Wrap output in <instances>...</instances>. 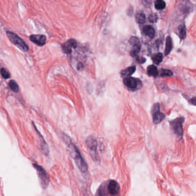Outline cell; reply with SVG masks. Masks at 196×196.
Here are the masks:
<instances>
[{"mask_svg": "<svg viewBox=\"0 0 196 196\" xmlns=\"http://www.w3.org/2000/svg\"><path fill=\"white\" fill-rule=\"evenodd\" d=\"M33 125H34V127L35 128L36 130V131L38 132V133L39 134L40 137L41 138V147L42 151H43V154H44L46 155V156H48V154H49V148H48V146L47 143L45 142V141H44V138L42 137L41 134H40L39 132L37 131V128L35 127V125L34 124H33Z\"/></svg>", "mask_w": 196, "mask_h": 196, "instance_id": "obj_13", "label": "cell"}, {"mask_svg": "<svg viewBox=\"0 0 196 196\" xmlns=\"http://www.w3.org/2000/svg\"><path fill=\"white\" fill-rule=\"evenodd\" d=\"M157 20H158V16H157V14H151L148 17V20L153 22V23H154V22H156L157 21Z\"/></svg>", "mask_w": 196, "mask_h": 196, "instance_id": "obj_25", "label": "cell"}, {"mask_svg": "<svg viewBox=\"0 0 196 196\" xmlns=\"http://www.w3.org/2000/svg\"><path fill=\"white\" fill-rule=\"evenodd\" d=\"M86 143L89 150V153L92 159L95 161H98V142L97 139L92 136H89L86 139Z\"/></svg>", "mask_w": 196, "mask_h": 196, "instance_id": "obj_5", "label": "cell"}, {"mask_svg": "<svg viewBox=\"0 0 196 196\" xmlns=\"http://www.w3.org/2000/svg\"><path fill=\"white\" fill-rule=\"evenodd\" d=\"M143 33L149 37L151 39L154 37L156 35V31L153 27L151 25H146L143 28Z\"/></svg>", "mask_w": 196, "mask_h": 196, "instance_id": "obj_10", "label": "cell"}, {"mask_svg": "<svg viewBox=\"0 0 196 196\" xmlns=\"http://www.w3.org/2000/svg\"><path fill=\"white\" fill-rule=\"evenodd\" d=\"M179 36L181 39H185L186 36V28L184 25H180L178 28Z\"/></svg>", "mask_w": 196, "mask_h": 196, "instance_id": "obj_21", "label": "cell"}, {"mask_svg": "<svg viewBox=\"0 0 196 196\" xmlns=\"http://www.w3.org/2000/svg\"><path fill=\"white\" fill-rule=\"evenodd\" d=\"M143 4L144 5L148 6H150L151 4V0H142Z\"/></svg>", "mask_w": 196, "mask_h": 196, "instance_id": "obj_27", "label": "cell"}, {"mask_svg": "<svg viewBox=\"0 0 196 196\" xmlns=\"http://www.w3.org/2000/svg\"><path fill=\"white\" fill-rule=\"evenodd\" d=\"M152 115H153V123L156 125L161 123L165 118V115L164 113L161 112L160 111L152 114Z\"/></svg>", "mask_w": 196, "mask_h": 196, "instance_id": "obj_12", "label": "cell"}, {"mask_svg": "<svg viewBox=\"0 0 196 196\" xmlns=\"http://www.w3.org/2000/svg\"><path fill=\"white\" fill-rule=\"evenodd\" d=\"M135 20L138 23L142 24L146 21V16L142 12H138L135 16Z\"/></svg>", "mask_w": 196, "mask_h": 196, "instance_id": "obj_17", "label": "cell"}, {"mask_svg": "<svg viewBox=\"0 0 196 196\" xmlns=\"http://www.w3.org/2000/svg\"><path fill=\"white\" fill-rule=\"evenodd\" d=\"M30 40L32 42L37 45L38 46H43L46 44L47 37L44 35H32L30 36Z\"/></svg>", "mask_w": 196, "mask_h": 196, "instance_id": "obj_9", "label": "cell"}, {"mask_svg": "<svg viewBox=\"0 0 196 196\" xmlns=\"http://www.w3.org/2000/svg\"><path fill=\"white\" fill-rule=\"evenodd\" d=\"M123 83L127 87L133 90L139 89L142 86V83L140 79L133 77H128L125 79Z\"/></svg>", "mask_w": 196, "mask_h": 196, "instance_id": "obj_6", "label": "cell"}, {"mask_svg": "<svg viewBox=\"0 0 196 196\" xmlns=\"http://www.w3.org/2000/svg\"><path fill=\"white\" fill-rule=\"evenodd\" d=\"M78 47L77 41L74 39H69L62 45V49L66 54H70L73 49L76 48Z\"/></svg>", "mask_w": 196, "mask_h": 196, "instance_id": "obj_8", "label": "cell"}, {"mask_svg": "<svg viewBox=\"0 0 196 196\" xmlns=\"http://www.w3.org/2000/svg\"><path fill=\"white\" fill-rule=\"evenodd\" d=\"M190 103H191V104H192L193 105L196 106V97H194V98H192V99L190 100Z\"/></svg>", "mask_w": 196, "mask_h": 196, "instance_id": "obj_28", "label": "cell"}, {"mask_svg": "<svg viewBox=\"0 0 196 196\" xmlns=\"http://www.w3.org/2000/svg\"><path fill=\"white\" fill-rule=\"evenodd\" d=\"M68 143V150L69 153L72 158H73L78 166L81 172L83 174H86L88 173V166L84 159L81 156L78 148L74 143L69 141Z\"/></svg>", "mask_w": 196, "mask_h": 196, "instance_id": "obj_1", "label": "cell"}, {"mask_svg": "<svg viewBox=\"0 0 196 196\" xmlns=\"http://www.w3.org/2000/svg\"><path fill=\"white\" fill-rule=\"evenodd\" d=\"M6 35L8 39L12 42V43H13L14 45L18 47L20 50L25 52L28 51L29 47L28 45L23 40L21 39L18 35L9 31L6 32Z\"/></svg>", "mask_w": 196, "mask_h": 196, "instance_id": "obj_3", "label": "cell"}, {"mask_svg": "<svg viewBox=\"0 0 196 196\" xmlns=\"http://www.w3.org/2000/svg\"><path fill=\"white\" fill-rule=\"evenodd\" d=\"M106 187V191L108 192V194L112 196H117L120 190L119 184L115 180H110L107 183Z\"/></svg>", "mask_w": 196, "mask_h": 196, "instance_id": "obj_7", "label": "cell"}, {"mask_svg": "<svg viewBox=\"0 0 196 196\" xmlns=\"http://www.w3.org/2000/svg\"><path fill=\"white\" fill-rule=\"evenodd\" d=\"M154 6L157 10H162L166 7V3L163 0H156L154 2Z\"/></svg>", "mask_w": 196, "mask_h": 196, "instance_id": "obj_19", "label": "cell"}, {"mask_svg": "<svg viewBox=\"0 0 196 196\" xmlns=\"http://www.w3.org/2000/svg\"><path fill=\"white\" fill-rule=\"evenodd\" d=\"M160 75L162 77H165V76H172L173 75V72L172 71L167 69H162L161 70V73Z\"/></svg>", "mask_w": 196, "mask_h": 196, "instance_id": "obj_22", "label": "cell"}, {"mask_svg": "<svg viewBox=\"0 0 196 196\" xmlns=\"http://www.w3.org/2000/svg\"><path fill=\"white\" fill-rule=\"evenodd\" d=\"M33 166L37 173L41 186L44 189H46L48 186L50 181L49 176L47 172L43 167L36 164H33Z\"/></svg>", "mask_w": 196, "mask_h": 196, "instance_id": "obj_4", "label": "cell"}, {"mask_svg": "<svg viewBox=\"0 0 196 196\" xmlns=\"http://www.w3.org/2000/svg\"><path fill=\"white\" fill-rule=\"evenodd\" d=\"M136 70V67L135 66H131L130 67H128L126 69L123 70L121 71L120 74L122 77L123 78H128L130 77L135 72Z\"/></svg>", "mask_w": 196, "mask_h": 196, "instance_id": "obj_11", "label": "cell"}, {"mask_svg": "<svg viewBox=\"0 0 196 196\" xmlns=\"http://www.w3.org/2000/svg\"><path fill=\"white\" fill-rule=\"evenodd\" d=\"M185 121L184 117H179L170 122V125L171 129L173 130L174 134L178 138L182 139L184 135L183 123Z\"/></svg>", "mask_w": 196, "mask_h": 196, "instance_id": "obj_2", "label": "cell"}, {"mask_svg": "<svg viewBox=\"0 0 196 196\" xmlns=\"http://www.w3.org/2000/svg\"><path fill=\"white\" fill-rule=\"evenodd\" d=\"M173 48V43L172 40L170 36H167L166 39V45L165 49V56L168 55Z\"/></svg>", "mask_w": 196, "mask_h": 196, "instance_id": "obj_15", "label": "cell"}, {"mask_svg": "<svg viewBox=\"0 0 196 196\" xmlns=\"http://www.w3.org/2000/svg\"><path fill=\"white\" fill-rule=\"evenodd\" d=\"M158 111H160V106L158 103H155L151 109V113L154 114L155 112H157Z\"/></svg>", "mask_w": 196, "mask_h": 196, "instance_id": "obj_24", "label": "cell"}, {"mask_svg": "<svg viewBox=\"0 0 196 196\" xmlns=\"http://www.w3.org/2000/svg\"><path fill=\"white\" fill-rule=\"evenodd\" d=\"M9 86L11 89V90L14 92H17L19 90V87L18 84L14 80H10V81L9 82Z\"/></svg>", "mask_w": 196, "mask_h": 196, "instance_id": "obj_20", "label": "cell"}, {"mask_svg": "<svg viewBox=\"0 0 196 196\" xmlns=\"http://www.w3.org/2000/svg\"><path fill=\"white\" fill-rule=\"evenodd\" d=\"M0 72H1V74L2 76L5 79H8L10 78V73L6 69L2 68L1 69Z\"/></svg>", "mask_w": 196, "mask_h": 196, "instance_id": "obj_23", "label": "cell"}, {"mask_svg": "<svg viewBox=\"0 0 196 196\" xmlns=\"http://www.w3.org/2000/svg\"><path fill=\"white\" fill-rule=\"evenodd\" d=\"M132 46H133V47L131 48V50H130V54L131 56L133 58L137 57L141 50V44H140V43H138V44L132 45Z\"/></svg>", "mask_w": 196, "mask_h": 196, "instance_id": "obj_16", "label": "cell"}, {"mask_svg": "<svg viewBox=\"0 0 196 196\" xmlns=\"http://www.w3.org/2000/svg\"><path fill=\"white\" fill-rule=\"evenodd\" d=\"M147 75L149 76L156 78L158 75V71L157 67L154 65H150L147 68Z\"/></svg>", "mask_w": 196, "mask_h": 196, "instance_id": "obj_14", "label": "cell"}, {"mask_svg": "<svg viewBox=\"0 0 196 196\" xmlns=\"http://www.w3.org/2000/svg\"><path fill=\"white\" fill-rule=\"evenodd\" d=\"M152 60L153 61V62L157 64L158 65L159 64L162 60H163V55L161 53H157L154 54L153 56H152Z\"/></svg>", "mask_w": 196, "mask_h": 196, "instance_id": "obj_18", "label": "cell"}, {"mask_svg": "<svg viewBox=\"0 0 196 196\" xmlns=\"http://www.w3.org/2000/svg\"><path fill=\"white\" fill-rule=\"evenodd\" d=\"M137 61L139 64H143L146 61V59L143 57H138L137 58Z\"/></svg>", "mask_w": 196, "mask_h": 196, "instance_id": "obj_26", "label": "cell"}]
</instances>
